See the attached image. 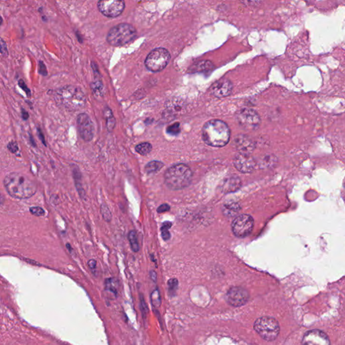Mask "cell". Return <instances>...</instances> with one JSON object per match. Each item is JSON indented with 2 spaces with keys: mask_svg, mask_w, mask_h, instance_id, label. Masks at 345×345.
I'll return each instance as SVG.
<instances>
[{
  "mask_svg": "<svg viewBox=\"0 0 345 345\" xmlns=\"http://www.w3.org/2000/svg\"><path fill=\"white\" fill-rule=\"evenodd\" d=\"M242 3L247 4V5H254L257 3H258V0H241Z\"/></svg>",
  "mask_w": 345,
  "mask_h": 345,
  "instance_id": "40",
  "label": "cell"
},
{
  "mask_svg": "<svg viewBox=\"0 0 345 345\" xmlns=\"http://www.w3.org/2000/svg\"><path fill=\"white\" fill-rule=\"evenodd\" d=\"M3 18L0 17V25H1L2 24H3Z\"/></svg>",
  "mask_w": 345,
  "mask_h": 345,
  "instance_id": "44",
  "label": "cell"
},
{
  "mask_svg": "<svg viewBox=\"0 0 345 345\" xmlns=\"http://www.w3.org/2000/svg\"><path fill=\"white\" fill-rule=\"evenodd\" d=\"M241 207L238 203L231 202L224 205L223 211L227 217H233L237 215L240 210Z\"/></svg>",
  "mask_w": 345,
  "mask_h": 345,
  "instance_id": "19",
  "label": "cell"
},
{
  "mask_svg": "<svg viewBox=\"0 0 345 345\" xmlns=\"http://www.w3.org/2000/svg\"><path fill=\"white\" fill-rule=\"evenodd\" d=\"M172 226V223L167 221L163 223L162 227H161V236H162L163 240L168 241L171 238V233L169 232V229H171Z\"/></svg>",
  "mask_w": 345,
  "mask_h": 345,
  "instance_id": "25",
  "label": "cell"
},
{
  "mask_svg": "<svg viewBox=\"0 0 345 345\" xmlns=\"http://www.w3.org/2000/svg\"><path fill=\"white\" fill-rule=\"evenodd\" d=\"M210 89L211 93L215 97H226L230 95L233 91V84L228 79H221L213 84Z\"/></svg>",
  "mask_w": 345,
  "mask_h": 345,
  "instance_id": "15",
  "label": "cell"
},
{
  "mask_svg": "<svg viewBox=\"0 0 345 345\" xmlns=\"http://www.w3.org/2000/svg\"><path fill=\"white\" fill-rule=\"evenodd\" d=\"M171 207L169 204H161L160 206L157 209V213H163L165 212H168L170 210Z\"/></svg>",
  "mask_w": 345,
  "mask_h": 345,
  "instance_id": "36",
  "label": "cell"
},
{
  "mask_svg": "<svg viewBox=\"0 0 345 345\" xmlns=\"http://www.w3.org/2000/svg\"><path fill=\"white\" fill-rule=\"evenodd\" d=\"M250 298L248 291L241 287H231L227 293V301L234 307L244 306Z\"/></svg>",
  "mask_w": 345,
  "mask_h": 345,
  "instance_id": "11",
  "label": "cell"
},
{
  "mask_svg": "<svg viewBox=\"0 0 345 345\" xmlns=\"http://www.w3.org/2000/svg\"><path fill=\"white\" fill-rule=\"evenodd\" d=\"M234 165L235 168L241 173H248L254 172L257 167L256 161L250 155L239 153L235 157Z\"/></svg>",
  "mask_w": 345,
  "mask_h": 345,
  "instance_id": "13",
  "label": "cell"
},
{
  "mask_svg": "<svg viewBox=\"0 0 345 345\" xmlns=\"http://www.w3.org/2000/svg\"><path fill=\"white\" fill-rule=\"evenodd\" d=\"M241 185V181L238 177H231L225 181L224 185H223V191L226 193L234 192L240 188Z\"/></svg>",
  "mask_w": 345,
  "mask_h": 345,
  "instance_id": "17",
  "label": "cell"
},
{
  "mask_svg": "<svg viewBox=\"0 0 345 345\" xmlns=\"http://www.w3.org/2000/svg\"><path fill=\"white\" fill-rule=\"evenodd\" d=\"M7 192L13 198L27 199L37 192V186L31 179L19 173H12L4 181Z\"/></svg>",
  "mask_w": 345,
  "mask_h": 345,
  "instance_id": "1",
  "label": "cell"
},
{
  "mask_svg": "<svg viewBox=\"0 0 345 345\" xmlns=\"http://www.w3.org/2000/svg\"><path fill=\"white\" fill-rule=\"evenodd\" d=\"M254 221L250 215L243 214L239 215L233 220L231 228L233 234L237 237H245L252 233L254 229Z\"/></svg>",
  "mask_w": 345,
  "mask_h": 345,
  "instance_id": "9",
  "label": "cell"
},
{
  "mask_svg": "<svg viewBox=\"0 0 345 345\" xmlns=\"http://www.w3.org/2000/svg\"><path fill=\"white\" fill-rule=\"evenodd\" d=\"M88 264H89L90 268L95 269L96 267H97V261L95 260H89Z\"/></svg>",
  "mask_w": 345,
  "mask_h": 345,
  "instance_id": "38",
  "label": "cell"
},
{
  "mask_svg": "<svg viewBox=\"0 0 345 345\" xmlns=\"http://www.w3.org/2000/svg\"><path fill=\"white\" fill-rule=\"evenodd\" d=\"M192 178L190 168L185 164L173 165L165 171V183L171 190H180L189 186Z\"/></svg>",
  "mask_w": 345,
  "mask_h": 345,
  "instance_id": "4",
  "label": "cell"
},
{
  "mask_svg": "<svg viewBox=\"0 0 345 345\" xmlns=\"http://www.w3.org/2000/svg\"><path fill=\"white\" fill-rule=\"evenodd\" d=\"M4 202H5V198H4L3 195L0 193V206L3 205Z\"/></svg>",
  "mask_w": 345,
  "mask_h": 345,
  "instance_id": "43",
  "label": "cell"
},
{
  "mask_svg": "<svg viewBox=\"0 0 345 345\" xmlns=\"http://www.w3.org/2000/svg\"><path fill=\"white\" fill-rule=\"evenodd\" d=\"M128 240L131 250L135 253L139 252L140 246L136 231L135 230L129 231L128 233Z\"/></svg>",
  "mask_w": 345,
  "mask_h": 345,
  "instance_id": "21",
  "label": "cell"
},
{
  "mask_svg": "<svg viewBox=\"0 0 345 345\" xmlns=\"http://www.w3.org/2000/svg\"><path fill=\"white\" fill-rule=\"evenodd\" d=\"M105 116L106 117L107 127L109 131H111L114 129L115 125V119L111 110L109 108L105 109L104 111Z\"/></svg>",
  "mask_w": 345,
  "mask_h": 345,
  "instance_id": "22",
  "label": "cell"
},
{
  "mask_svg": "<svg viewBox=\"0 0 345 345\" xmlns=\"http://www.w3.org/2000/svg\"><path fill=\"white\" fill-rule=\"evenodd\" d=\"M101 213L102 215L103 218L107 223L111 222L112 220V214H111L110 210L106 204H102L101 206Z\"/></svg>",
  "mask_w": 345,
  "mask_h": 345,
  "instance_id": "26",
  "label": "cell"
},
{
  "mask_svg": "<svg viewBox=\"0 0 345 345\" xmlns=\"http://www.w3.org/2000/svg\"><path fill=\"white\" fill-rule=\"evenodd\" d=\"M170 53L165 48H157L151 51L145 60L147 68L153 73H158L166 67L170 60Z\"/></svg>",
  "mask_w": 345,
  "mask_h": 345,
  "instance_id": "7",
  "label": "cell"
},
{
  "mask_svg": "<svg viewBox=\"0 0 345 345\" xmlns=\"http://www.w3.org/2000/svg\"><path fill=\"white\" fill-rule=\"evenodd\" d=\"M302 342L304 344H330V339L326 333L320 330H312L307 332L303 337Z\"/></svg>",
  "mask_w": 345,
  "mask_h": 345,
  "instance_id": "14",
  "label": "cell"
},
{
  "mask_svg": "<svg viewBox=\"0 0 345 345\" xmlns=\"http://www.w3.org/2000/svg\"><path fill=\"white\" fill-rule=\"evenodd\" d=\"M38 131H39V135L40 137V139L41 140L42 143H43L44 145H45V137H44L43 132H42V131L40 129H38Z\"/></svg>",
  "mask_w": 345,
  "mask_h": 345,
  "instance_id": "42",
  "label": "cell"
},
{
  "mask_svg": "<svg viewBox=\"0 0 345 345\" xmlns=\"http://www.w3.org/2000/svg\"><path fill=\"white\" fill-rule=\"evenodd\" d=\"M214 65L209 61H202L197 63L191 68L192 73H209L214 69Z\"/></svg>",
  "mask_w": 345,
  "mask_h": 345,
  "instance_id": "18",
  "label": "cell"
},
{
  "mask_svg": "<svg viewBox=\"0 0 345 345\" xmlns=\"http://www.w3.org/2000/svg\"><path fill=\"white\" fill-rule=\"evenodd\" d=\"M78 129L80 135L86 142L92 141L94 136V125L90 117L86 113H81L77 118Z\"/></svg>",
  "mask_w": 345,
  "mask_h": 345,
  "instance_id": "12",
  "label": "cell"
},
{
  "mask_svg": "<svg viewBox=\"0 0 345 345\" xmlns=\"http://www.w3.org/2000/svg\"><path fill=\"white\" fill-rule=\"evenodd\" d=\"M141 306L143 316L144 318H147L148 313H149V308H148L147 303H146L143 295H141Z\"/></svg>",
  "mask_w": 345,
  "mask_h": 345,
  "instance_id": "30",
  "label": "cell"
},
{
  "mask_svg": "<svg viewBox=\"0 0 345 345\" xmlns=\"http://www.w3.org/2000/svg\"><path fill=\"white\" fill-rule=\"evenodd\" d=\"M136 36V30L129 24H119L109 31L107 40L111 45L118 47L126 45Z\"/></svg>",
  "mask_w": 345,
  "mask_h": 345,
  "instance_id": "5",
  "label": "cell"
},
{
  "mask_svg": "<svg viewBox=\"0 0 345 345\" xmlns=\"http://www.w3.org/2000/svg\"><path fill=\"white\" fill-rule=\"evenodd\" d=\"M151 304L153 308H158L161 305V297L159 289H155L151 295Z\"/></svg>",
  "mask_w": 345,
  "mask_h": 345,
  "instance_id": "23",
  "label": "cell"
},
{
  "mask_svg": "<svg viewBox=\"0 0 345 345\" xmlns=\"http://www.w3.org/2000/svg\"><path fill=\"white\" fill-rule=\"evenodd\" d=\"M54 97L57 104L68 111L79 110L86 104L85 94L80 88L74 86H65L57 90Z\"/></svg>",
  "mask_w": 345,
  "mask_h": 345,
  "instance_id": "3",
  "label": "cell"
},
{
  "mask_svg": "<svg viewBox=\"0 0 345 345\" xmlns=\"http://www.w3.org/2000/svg\"><path fill=\"white\" fill-rule=\"evenodd\" d=\"M39 73L43 76H47V68H46L45 65L44 64L43 61L39 62Z\"/></svg>",
  "mask_w": 345,
  "mask_h": 345,
  "instance_id": "37",
  "label": "cell"
},
{
  "mask_svg": "<svg viewBox=\"0 0 345 345\" xmlns=\"http://www.w3.org/2000/svg\"><path fill=\"white\" fill-rule=\"evenodd\" d=\"M98 9L105 17L115 18L123 13L125 3L123 0H99Z\"/></svg>",
  "mask_w": 345,
  "mask_h": 345,
  "instance_id": "10",
  "label": "cell"
},
{
  "mask_svg": "<svg viewBox=\"0 0 345 345\" xmlns=\"http://www.w3.org/2000/svg\"><path fill=\"white\" fill-rule=\"evenodd\" d=\"M254 328L261 338L266 341L274 340L280 332L278 321L272 317L258 318L254 323Z\"/></svg>",
  "mask_w": 345,
  "mask_h": 345,
  "instance_id": "6",
  "label": "cell"
},
{
  "mask_svg": "<svg viewBox=\"0 0 345 345\" xmlns=\"http://www.w3.org/2000/svg\"><path fill=\"white\" fill-rule=\"evenodd\" d=\"M237 123L247 131H254L260 127L261 119L256 111L250 109H243L235 115Z\"/></svg>",
  "mask_w": 345,
  "mask_h": 345,
  "instance_id": "8",
  "label": "cell"
},
{
  "mask_svg": "<svg viewBox=\"0 0 345 345\" xmlns=\"http://www.w3.org/2000/svg\"><path fill=\"white\" fill-rule=\"evenodd\" d=\"M152 150V145L149 143L139 144L135 147V151L141 155H147Z\"/></svg>",
  "mask_w": 345,
  "mask_h": 345,
  "instance_id": "24",
  "label": "cell"
},
{
  "mask_svg": "<svg viewBox=\"0 0 345 345\" xmlns=\"http://www.w3.org/2000/svg\"><path fill=\"white\" fill-rule=\"evenodd\" d=\"M231 131L228 125L219 119L207 121L203 127V141L211 147H225L229 143Z\"/></svg>",
  "mask_w": 345,
  "mask_h": 345,
  "instance_id": "2",
  "label": "cell"
},
{
  "mask_svg": "<svg viewBox=\"0 0 345 345\" xmlns=\"http://www.w3.org/2000/svg\"><path fill=\"white\" fill-rule=\"evenodd\" d=\"M167 132L172 135H178L181 132V127L179 123H175L169 125L167 128Z\"/></svg>",
  "mask_w": 345,
  "mask_h": 345,
  "instance_id": "28",
  "label": "cell"
},
{
  "mask_svg": "<svg viewBox=\"0 0 345 345\" xmlns=\"http://www.w3.org/2000/svg\"><path fill=\"white\" fill-rule=\"evenodd\" d=\"M178 281L177 279H171L168 281L167 285H168V290L169 294L171 295H174L178 288Z\"/></svg>",
  "mask_w": 345,
  "mask_h": 345,
  "instance_id": "27",
  "label": "cell"
},
{
  "mask_svg": "<svg viewBox=\"0 0 345 345\" xmlns=\"http://www.w3.org/2000/svg\"><path fill=\"white\" fill-rule=\"evenodd\" d=\"M164 166V164L161 161H153L148 163L145 167V171L147 174H152L160 171Z\"/></svg>",
  "mask_w": 345,
  "mask_h": 345,
  "instance_id": "20",
  "label": "cell"
},
{
  "mask_svg": "<svg viewBox=\"0 0 345 345\" xmlns=\"http://www.w3.org/2000/svg\"><path fill=\"white\" fill-rule=\"evenodd\" d=\"M8 149L11 153H16L19 151V147H18L17 143L16 142H11L8 145Z\"/></svg>",
  "mask_w": 345,
  "mask_h": 345,
  "instance_id": "34",
  "label": "cell"
},
{
  "mask_svg": "<svg viewBox=\"0 0 345 345\" xmlns=\"http://www.w3.org/2000/svg\"><path fill=\"white\" fill-rule=\"evenodd\" d=\"M105 289H106V291H110L115 295H117V289L114 287V283H113L112 279H107L105 281Z\"/></svg>",
  "mask_w": 345,
  "mask_h": 345,
  "instance_id": "29",
  "label": "cell"
},
{
  "mask_svg": "<svg viewBox=\"0 0 345 345\" xmlns=\"http://www.w3.org/2000/svg\"><path fill=\"white\" fill-rule=\"evenodd\" d=\"M235 145L237 150L242 154L250 155L255 149L254 142L245 135H239L235 137Z\"/></svg>",
  "mask_w": 345,
  "mask_h": 345,
  "instance_id": "16",
  "label": "cell"
},
{
  "mask_svg": "<svg viewBox=\"0 0 345 345\" xmlns=\"http://www.w3.org/2000/svg\"><path fill=\"white\" fill-rule=\"evenodd\" d=\"M22 117H23V118L25 119V120H27V119H29V113H28L24 109H23V111H22Z\"/></svg>",
  "mask_w": 345,
  "mask_h": 345,
  "instance_id": "41",
  "label": "cell"
},
{
  "mask_svg": "<svg viewBox=\"0 0 345 345\" xmlns=\"http://www.w3.org/2000/svg\"><path fill=\"white\" fill-rule=\"evenodd\" d=\"M0 53H1L4 56H8V55H9L7 43H6V42L4 41L2 38H0Z\"/></svg>",
  "mask_w": 345,
  "mask_h": 345,
  "instance_id": "32",
  "label": "cell"
},
{
  "mask_svg": "<svg viewBox=\"0 0 345 345\" xmlns=\"http://www.w3.org/2000/svg\"><path fill=\"white\" fill-rule=\"evenodd\" d=\"M30 212H31L32 215L37 217H41L45 215V211L41 207H31L30 209Z\"/></svg>",
  "mask_w": 345,
  "mask_h": 345,
  "instance_id": "31",
  "label": "cell"
},
{
  "mask_svg": "<svg viewBox=\"0 0 345 345\" xmlns=\"http://www.w3.org/2000/svg\"><path fill=\"white\" fill-rule=\"evenodd\" d=\"M149 274H150L151 279H152L153 281L156 282L157 280V272H155V270H151L150 271V272H149Z\"/></svg>",
  "mask_w": 345,
  "mask_h": 345,
  "instance_id": "39",
  "label": "cell"
},
{
  "mask_svg": "<svg viewBox=\"0 0 345 345\" xmlns=\"http://www.w3.org/2000/svg\"><path fill=\"white\" fill-rule=\"evenodd\" d=\"M274 159L271 158L270 155V156L265 157V159H262V161H261V164L264 165V167H265V165L269 166V165L274 164Z\"/></svg>",
  "mask_w": 345,
  "mask_h": 345,
  "instance_id": "35",
  "label": "cell"
},
{
  "mask_svg": "<svg viewBox=\"0 0 345 345\" xmlns=\"http://www.w3.org/2000/svg\"><path fill=\"white\" fill-rule=\"evenodd\" d=\"M19 85L20 86V87L25 92L28 97H31V91H30V89L27 87V86L26 85L25 82H24L23 80H20L19 81Z\"/></svg>",
  "mask_w": 345,
  "mask_h": 345,
  "instance_id": "33",
  "label": "cell"
}]
</instances>
